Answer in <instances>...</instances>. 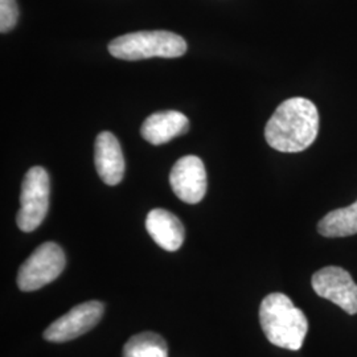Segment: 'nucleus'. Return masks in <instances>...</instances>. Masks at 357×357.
Segmentation results:
<instances>
[{"label":"nucleus","mask_w":357,"mask_h":357,"mask_svg":"<svg viewBox=\"0 0 357 357\" xmlns=\"http://www.w3.org/2000/svg\"><path fill=\"white\" fill-rule=\"evenodd\" d=\"M50 175L43 167H32L24 176L20 192V209L16 216L17 227L23 231L38 229L48 213Z\"/></svg>","instance_id":"nucleus-4"},{"label":"nucleus","mask_w":357,"mask_h":357,"mask_svg":"<svg viewBox=\"0 0 357 357\" xmlns=\"http://www.w3.org/2000/svg\"><path fill=\"white\" fill-rule=\"evenodd\" d=\"M109 52L115 59L138 61L151 57L175 59L187 52L185 40L168 31H141L114 38Z\"/></svg>","instance_id":"nucleus-3"},{"label":"nucleus","mask_w":357,"mask_h":357,"mask_svg":"<svg viewBox=\"0 0 357 357\" xmlns=\"http://www.w3.org/2000/svg\"><path fill=\"white\" fill-rule=\"evenodd\" d=\"M19 10L16 0H0V32H10L17 23Z\"/></svg>","instance_id":"nucleus-14"},{"label":"nucleus","mask_w":357,"mask_h":357,"mask_svg":"<svg viewBox=\"0 0 357 357\" xmlns=\"http://www.w3.org/2000/svg\"><path fill=\"white\" fill-rule=\"evenodd\" d=\"M314 291L347 314H357V284L344 268L328 266L318 270L311 280Z\"/></svg>","instance_id":"nucleus-6"},{"label":"nucleus","mask_w":357,"mask_h":357,"mask_svg":"<svg viewBox=\"0 0 357 357\" xmlns=\"http://www.w3.org/2000/svg\"><path fill=\"white\" fill-rule=\"evenodd\" d=\"M64 250L54 243L40 245L22 265L17 286L22 291H35L54 281L65 268Z\"/></svg>","instance_id":"nucleus-5"},{"label":"nucleus","mask_w":357,"mask_h":357,"mask_svg":"<svg viewBox=\"0 0 357 357\" xmlns=\"http://www.w3.org/2000/svg\"><path fill=\"white\" fill-rule=\"evenodd\" d=\"M174 193L187 204H197L206 193V171L204 163L195 155L178 159L169 174Z\"/></svg>","instance_id":"nucleus-8"},{"label":"nucleus","mask_w":357,"mask_h":357,"mask_svg":"<svg viewBox=\"0 0 357 357\" xmlns=\"http://www.w3.org/2000/svg\"><path fill=\"white\" fill-rule=\"evenodd\" d=\"M259 323L271 344L299 351L305 343L308 331L306 315L284 294H268L262 301Z\"/></svg>","instance_id":"nucleus-2"},{"label":"nucleus","mask_w":357,"mask_h":357,"mask_svg":"<svg viewBox=\"0 0 357 357\" xmlns=\"http://www.w3.org/2000/svg\"><path fill=\"white\" fill-rule=\"evenodd\" d=\"M94 163L98 176L107 185H116L125 175V158L114 134L102 131L94 144Z\"/></svg>","instance_id":"nucleus-9"},{"label":"nucleus","mask_w":357,"mask_h":357,"mask_svg":"<svg viewBox=\"0 0 357 357\" xmlns=\"http://www.w3.org/2000/svg\"><path fill=\"white\" fill-rule=\"evenodd\" d=\"M318 231L328 238L356 234L357 200L349 206L335 209L323 217L318 224Z\"/></svg>","instance_id":"nucleus-12"},{"label":"nucleus","mask_w":357,"mask_h":357,"mask_svg":"<svg viewBox=\"0 0 357 357\" xmlns=\"http://www.w3.org/2000/svg\"><path fill=\"white\" fill-rule=\"evenodd\" d=\"M103 305L91 301L73 307L61 318L53 321L44 332V339L53 343H64L90 331L101 320Z\"/></svg>","instance_id":"nucleus-7"},{"label":"nucleus","mask_w":357,"mask_h":357,"mask_svg":"<svg viewBox=\"0 0 357 357\" xmlns=\"http://www.w3.org/2000/svg\"><path fill=\"white\" fill-rule=\"evenodd\" d=\"M146 229L153 241L167 252H176L184 243L185 230L181 221L166 209H153L146 218Z\"/></svg>","instance_id":"nucleus-11"},{"label":"nucleus","mask_w":357,"mask_h":357,"mask_svg":"<svg viewBox=\"0 0 357 357\" xmlns=\"http://www.w3.org/2000/svg\"><path fill=\"white\" fill-rule=\"evenodd\" d=\"M123 357H168L165 339L153 332H142L131 336L123 347Z\"/></svg>","instance_id":"nucleus-13"},{"label":"nucleus","mask_w":357,"mask_h":357,"mask_svg":"<svg viewBox=\"0 0 357 357\" xmlns=\"http://www.w3.org/2000/svg\"><path fill=\"white\" fill-rule=\"evenodd\" d=\"M190 128V121L180 112H159L150 115L142 125L143 139L153 146H160L174 138L185 134Z\"/></svg>","instance_id":"nucleus-10"},{"label":"nucleus","mask_w":357,"mask_h":357,"mask_svg":"<svg viewBox=\"0 0 357 357\" xmlns=\"http://www.w3.org/2000/svg\"><path fill=\"white\" fill-rule=\"evenodd\" d=\"M319 132V113L310 100L295 97L282 102L268 119L265 138L281 153H301L308 149Z\"/></svg>","instance_id":"nucleus-1"}]
</instances>
